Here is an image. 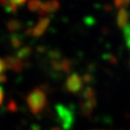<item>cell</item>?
<instances>
[{
  "label": "cell",
  "mask_w": 130,
  "mask_h": 130,
  "mask_svg": "<svg viewBox=\"0 0 130 130\" xmlns=\"http://www.w3.org/2000/svg\"><path fill=\"white\" fill-rule=\"evenodd\" d=\"M26 100L31 112L37 115L42 111L46 104V94L41 89H35L27 95Z\"/></svg>",
  "instance_id": "1"
},
{
  "label": "cell",
  "mask_w": 130,
  "mask_h": 130,
  "mask_svg": "<svg viewBox=\"0 0 130 130\" xmlns=\"http://www.w3.org/2000/svg\"><path fill=\"white\" fill-rule=\"evenodd\" d=\"M58 117L60 119V122L62 123L63 127L65 129H70V126L73 122V114L70 111V108L64 106V105H57L56 107Z\"/></svg>",
  "instance_id": "2"
},
{
  "label": "cell",
  "mask_w": 130,
  "mask_h": 130,
  "mask_svg": "<svg viewBox=\"0 0 130 130\" xmlns=\"http://www.w3.org/2000/svg\"><path fill=\"white\" fill-rule=\"evenodd\" d=\"M60 8V3L57 0H49L42 4L41 9L38 11V14L41 17L44 18V15L48 14H52V13H56Z\"/></svg>",
  "instance_id": "3"
},
{
  "label": "cell",
  "mask_w": 130,
  "mask_h": 130,
  "mask_svg": "<svg viewBox=\"0 0 130 130\" xmlns=\"http://www.w3.org/2000/svg\"><path fill=\"white\" fill-rule=\"evenodd\" d=\"M49 23H50V19L49 18H46V17L42 18L39 20V22L34 26V28L32 27V36L37 38L42 36L43 33L46 31Z\"/></svg>",
  "instance_id": "4"
},
{
  "label": "cell",
  "mask_w": 130,
  "mask_h": 130,
  "mask_svg": "<svg viewBox=\"0 0 130 130\" xmlns=\"http://www.w3.org/2000/svg\"><path fill=\"white\" fill-rule=\"evenodd\" d=\"M82 85H83V81L81 77L77 74H71L67 80V87L72 93L78 92L82 88Z\"/></svg>",
  "instance_id": "5"
},
{
  "label": "cell",
  "mask_w": 130,
  "mask_h": 130,
  "mask_svg": "<svg viewBox=\"0 0 130 130\" xmlns=\"http://www.w3.org/2000/svg\"><path fill=\"white\" fill-rule=\"evenodd\" d=\"M7 68H9L11 70H14V71H20L21 69L23 68V63L19 58L17 56H11L8 57L7 59H5Z\"/></svg>",
  "instance_id": "6"
},
{
  "label": "cell",
  "mask_w": 130,
  "mask_h": 130,
  "mask_svg": "<svg viewBox=\"0 0 130 130\" xmlns=\"http://www.w3.org/2000/svg\"><path fill=\"white\" fill-rule=\"evenodd\" d=\"M128 21H129L128 11L125 8L120 9L119 13H118V15H117V24H118V26L121 28V29H123L128 24Z\"/></svg>",
  "instance_id": "7"
},
{
  "label": "cell",
  "mask_w": 130,
  "mask_h": 130,
  "mask_svg": "<svg viewBox=\"0 0 130 130\" xmlns=\"http://www.w3.org/2000/svg\"><path fill=\"white\" fill-rule=\"evenodd\" d=\"M6 27L7 29L9 30L10 32H17V31H19L21 29L22 27V23L19 21V19H10L7 21V23H6Z\"/></svg>",
  "instance_id": "8"
},
{
  "label": "cell",
  "mask_w": 130,
  "mask_h": 130,
  "mask_svg": "<svg viewBox=\"0 0 130 130\" xmlns=\"http://www.w3.org/2000/svg\"><path fill=\"white\" fill-rule=\"evenodd\" d=\"M42 1L41 0H30L28 2V9L31 12H38L42 7Z\"/></svg>",
  "instance_id": "9"
},
{
  "label": "cell",
  "mask_w": 130,
  "mask_h": 130,
  "mask_svg": "<svg viewBox=\"0 0 130 130\" xmlns=\"http://www.w3.org/2000/svg\"><path fill=\"white\" fill-rule=\"evenodd\" d=\"M31 52H32V50H31L30 47H23V48L19 49V51L17 52V57L21 60L23 58H27L28 56L31 54Z\"/></svg>",
  "instance_id": "10"
},
{
  "label": "cell",
  "mask_w": 130,
  "mask_h": 130,
  "mask_svg": "<svg viewBox=\"0 0 130 130\" xmlns=\"http://www.w3.org/2000/svg\"><path fill=\"white\" fill-rule=\"evenodd\" d=\"M123 36H124V40L126 42V46L130 50V23H128L123 28Z\"/></svg>",
  "instance_id": "11"
},
{
  "label": "cell",
  "mask_w": 130,
  "mask_h": 130,
  "mask_svg": "<svg viewBox=\"0 0 130 130\" xmlns=\"http://www.w3.org/2000/svg\"><path fill=\"white\" fill-rule=\"evenodd\" d=\"M10 41H11V43H12V45L15 48H18L21 45V42H22V40H21V38L19 37V35H13L11 39H10Z\"/></svg>",
  "instance_id": "12"
},
{
  "label": "cell",
  "mask_w": 130,
  "mask_h": 130,
  "mask_svg": "<svg viewBox=\"0 0 130 130\" xmlns=\"http://www.w3.org/2000/svg\"><path fill=\"white\" fill-rule=\"evenodd\" d=\"M114 4L117 8H125L130 5V0H114Z\"/></svg>",
  "instance_id": "13"
},
{
  "label": "cell",
  "mask_w": 130,
  "mask_h": 130,
  "mask_svg": "<svg viewBox=\"0 0 130 130\" xmlns=\"http://www.w3.org/2000/svg\"><path fill=\"white\" fill-rule=\"evenodd\" d=\"M18 9H19V7L14 4H12V3H10L9 5H7L5 7V11L7 13H11V14H15L18 12Z\"/></svg>",
  "instance_id": "14"
},
{
  "label": "cell",
  "mask_w": 130,
  "mask_h": 130,
  "mask_svg": "<svg viewBox=\"0 0 130 130\" xmlns=\"http://www.w3.org/2000/svg\"><path fill=\"white\" fill-rule=\"evenodd\" d=\"M7 69V65H6V62L5 60L0 58V74H4V71Z\"/></svg>",
  "instance_id": "15"
},
{
  "label": "cell",
  "mask_w": 130,
  "mask_h": 130,
  "mask_svg": "<svg viewBox=\"0 0 130 130\" xmlns=\"http://www.w3.org/2000/svg\"><path fill=\"white\" fill-rule=\"evenodd\" d=\"M9 1L10 3H12V4H14L19 7V6H22V5L25 4L27 0H9Z\"/></svg>",
  "instance_id": "16"
},
{
  "label": "cell",
  "mask_w": 130,
  "mask_h": 130,
  "mask_svg": "<svg viewBox=\"0 0 130 130\" xmlns=\"http://www.w3.org/2000/svg\"><path fill=\"white\" fill-rule=\"evenodd\" d=\"M3 100H4V92L2 87H0V105L3 103Z\"/></svg>",
  "instance_id": "17"
},
{
  "label": "cell",
  "mask_w": 130,
  "mask_h": 130,
  "mask_svg": "<svg viewBox=\"0 0 130 130\" xmlns=\"http://www.w3.org/2000/svg\"><path fill=\"white\" fill-rule=\"evenodd\" d=\"M0 4L2 5V6L5 8L7 5L10 4V1H9V0H0Z\"/></svg>",
  "instance_id": "18"
},
{
  "label": "cell",
  "mask_w": 130,
  "mask_h": 130,
  "mask_svg": "<svg viewBox=\"0 0 130 130\" xmlns=\"http://www.w3.org/2000/svg\"><path fill=\"white\" fill-rule=\"evenodd\" d=\"M7 80V77L5 74H0V83H4Z\"/></svg>",
  "instance_id": "19"
}]
</instances>
